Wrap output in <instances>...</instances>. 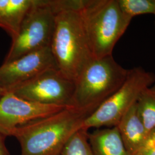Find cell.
<instances>
[{
	"instance_id": "30bf717a",
	"label": "cell",
	"mask_w": 155,
	"mask_h": 155,
	"mask_svg": "<svg viewBox=\"0 0 155 155\" xmlns=\"http://www.w3.org/2000/svg\"><path fill=\"white\" fill-rule=\"evenodd\" d=\"M116 127L130 155L145 146L148 132L139 114L136 103L127 111Z\"/></svg>"
},
{
	"instance_id": "6da1fadb",
	"label": "cell",
	"mask_w": 155,
	"mask_h": 155,
	"mask_svg": "<svg viewBox=\"0 0 155 155\" xmlns=\"http://www.w3.org/2000/svg\"><path fill=\"white\" fill-rule=\"evenodd\" d=\"M55 29L51 50L58 68L74 82L94 57L80 13L82 0H53Z\"/></svg>"
},
{
	"instance_id": "5bb4252c",
	"label": "cell",
	"mask_w": 155,
	"mask_h": 155,
	"mask_svg": "<svg viewBox=\"0 0 155 155\" xmlns=\"http://www.w3.org/2000/svg\"><path fill=\"white\" fill-rule=\"evenodd\" d=\"M60 155H94L89 140L88 130L81 128L72 135Z\"/></svg>"
},
{
	"instance_id": "ffe728a7",
	"label": "cell",
	"mask_w": 155,
	"mask_h": 155,
	"mask_svg": "<svg viewBox=\"0 0 155 155\" xmlns=\"http://www.w3.org/2000/svg\"></svg>"
},
{
	"instance_id": "e0dca14e",
	"label": "cell",
	"mask_w": 155,
	"mask_h": 155,
	"mask_svg": "<svg viewBox=\"0 0 155 155\" xmlns=\"http://www.w3.org/2000/svg\"><path fill=\"white\" fill-rule=\"evenodd\" d=\"M5 138L6 137L0 133V155H10L6 145Z\"/></svg>"
},
{
	"instance_id": "2e32d148",
	"label": "cell",
	"mask_w": 155,
	"mask_h": 155,
	"mask_svg": "<svg viewBox=\"0 0 155 155\" xmlns=\"http://www.w3.org/2000/svg\"><path fill=\"white\" fill-rule=\"evenodd\" d=\"M132 155H155V147H144Z\"/></svg>"
},
{
	"instance_id": "3957f363",
	"label": "cell",
	"mask_w": 155,
	"mask_h": 155,
	"mask_svg": "<svg viewBox=\"0 0 155 155\" xmlns=\"http://www.w3.org/2000/svg\"><path fill=\"white\" fill-rule=\"evenodd\" d=\"M79 11L94 59L112 56L132 18L122 13L118 0H82Z\"/></svg>"
},
{
	"instance_id": "9a60e30c",
	"label": "cell",
	"mask_w": 155,
	"mask_h": 155,
	"mask_svg": "<svg viewBox=\"0 0 155 155\" xmlns=\"http://www.w3.org/2000/svg\"><path fill=\"white\" fill-rule=\"evenodd\" d=\"M122 13L132 18L140 15H155V0H118Z\"/></svg>"
},
{
	"instance_id": "d6986e66",
	"label": "cell",
	"mask_w": 155,
	"mask_h": 155,
	"mask_svg": "<svg viewBox=\"0 0 155 155\" xmlns=\"http://www.w3.org/2000/svg\"><path fill=\"white\" fill-rule=\"evenodd\" d=\"M2 89L0 87V98L2 97Z\"/></svg>"
},
{
	"instance_id": "5b68a950",
	"label": "cell",
	"mask_w": 155,
	"mask_h": 155,
	"mask_svg": "<svg viewBox=\"0 0 155 155\" xmlns=\"http://www.w3.org/2000/svg\"><path fill=\"white\" fill-rule=\"evenodd\" d=\"M155 74L141 67L129 69L121 86L104 101L84 121L83 127L90 128L116 127L124 116L138 100L144 89L155 84Z\"/></svg>"
},
{
	"instance_id": "8992f818",
	"label": "cell",
	"mask_w": 155,
	"mask_h": 155,
	"mask_svg": "<svg viewBox=\"0 0 155 155\" xmlns=\"http://www.w3.org/2000/svg\"><path fill=\"white\" fill-rule=\"evenodd\" d=\"M56 12L52 0H36L22 20L4 63L30 52L51 47Z\"/></svg>"
},
{
	"instance_id": "ba28073f",
	"label": "cell",
	"mask_w": 155,
	"mask_h": 155,
	"mask_svg": "<svg viewBox=\"0 0 155 155\" xmlns=\"http://www.w3.org/2000/svg\"><path fill=\"white\" fill-rule=\"evenodd\" d=\"M66 107L38 104L5 92L0 98V133L5 137L12 136L17 128L49 116Z\"/></svg>"
},
{
	"instance_id": "7a4b0ae2",
	"label": "cell",
	"mask_w": 155,
	"mask_h": 155,
	"mask_svg": "<svg viewBox=\"0 0 155 155\" xmlns=\"http://www.w3.org/2000/svg\"><path fill=\"white\" fill-rule=\"evenodd\" d=\"M91 114L73 106L17 128L21 155H60L67 141Z\"/></svg>"
},
{
	"instance_id": "7c38bea8",
	"label": "cell",
	"mask_w": 155,
	"mask_h": 155,
	"mask_svg": "<svg viewBox=\"0 0 155 155\" xmlns=\"http://www.w3.org/2000/svg\"><path fill=\"white\" fill-rule=\"evenodd\" d=\"M89 140L94 155H130L116 127L97 129L89 133Z\"/></svg>"
},
{
	"instance_id": "8fae6325",
	"label": "cell",
	"mask_w": 155,
	"mask_h": 155,
	"mask_svg": "<svg viewBox=\"0 0 155 155\" xmlns=\"http://www.w3.org/2000/svg\"><path fill=\"white\" fill-rule=\"evenodd\" d=\"M36 0H0V28L15 39L26 14Z\"/></svg>"
},
{
	"instance_id": "52a82bcc",
	"label": "cell",
	"mask_w": 155,
	"mask_h": 155,
	"mask_svg": "<svg viewBox=\"0 0 155 155\" xmlns=\"http://www.w3.org/2000/svg\"><path fill=\"white\" fill-rule=\"evenodd\" d=\"M75 82L54 67L6 92L38 104L68 106H72Z\"/></svg>"
},
{
	"instance_id": "4fadbf2b",
	"label": "cell",
	"mask_w": 155,
	"mask_h": 155,
	"mask_svg": "<svg viewBox=\"0 0 155 155\" xmlns=\"http://www.w3.org/2000/svg\"><path fill=\"white\" fill-rule=\"evenodd\" d=\"M136 105L148 134L155 127V84L144 89L140 94Z\"/></svg>"
},
{
	"instance_id": "277c9868",
	"label": "cell",
	"mask_w": 155,
	"mask_h": 155,
	"mask_svg": "<svg viewBox=\"0 0 155 155\" xmlns=\"http://www.w3.org/2000/svg\"><path fill=\"white\" fill-rule=\"evenodd\" d=\"M128 71L113 55L94 59L75 82L72 106L92 114L121 86Z\"/></svg>"
},
{
	"instance_id": "ac0fdd59",
	"label": "cell",
	"mask_w": 155,
	"mask_h": 155,
	"mask_svg": "<svg viewBox=\"0 0 155 155\" xmlns=\"http://www.w3.org/2000/svg\"><path fill=\"white\" fill-rule=\"evenodd\" d=\"M144 147H155V127L150 131Z\"/></svg>"
},
{
	"instance_id": "9c48e42d",
	"label": "cell",
	"mask_w": 155,
	"mask_h": 155,
	"mask_svg": "<svg viewBox=\"0 0 155 155\" xmlns=\"http://www.w3.org/2000/svg\"><path fill=\"white\" fill-rule=\"evenodd\" d=\"M58 67L51 47L30 52L0 66V87L2 94L45 70Z\"/></svg>"
},
{
	"instance_id": "44dd1931",
	"label": "cell",
	"mask_w": 155,
	"mask_h": 155,
	"mask_svg": "<svg viewBox=\"0 0 155 155\" xmlns=\"http://www.w3.org/2000/svg\"></svg>"
}]
</instances>
